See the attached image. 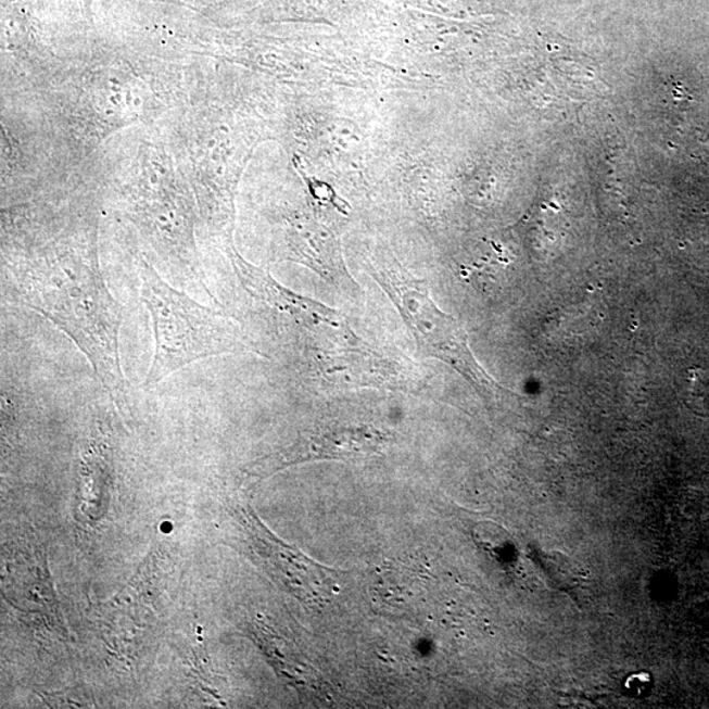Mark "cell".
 <instances>
[{
	"mask_svg": "<svg viewBox=\"0 0 709 709\" xmlns=\"http://www.w3.org/2000/svg\"><path fill=\"white\" fill-rule=\"evenodd\" d=\"M137 269L141 301L152 319L154 335L145 389H153L190 364L246 350L228 317L169 284L145 255H138Z\"/></svg>",
	"mask_w": 709,
	"mask_h": 709,
	"instance_id": "7a4b0ae2",
	"label": "cell"
},
{
	"mask_svg": "<svg viewBox=\"0 0 709 709\" xmlns=\"http://www.w3.org/2000/svg\"><path fill=\"white\" fill-rule=\"evenodd\" d=\"M249 527L259 554L300 600L315 608H324L330 604L339 588L337 570L324 567L303 552L282 544L251 516Z\"/></svg>",
	"mask_w": 709,
	"mask_h": 709,
	"instance_id": "8992f818",
	"label": "cell"
},
{
	"mask_svg": "<svg viewBox=\"0 0 709 709\" xmlns=\"http://www.w3.org/2000/svg\"><path fill=\"white\" fill-rule=\"evenodd\" d=\"M42 698L53 707H90L91 701L87 698L86 694L81 693L79 688L67 689L65 693H54L42 695Z\"/></svg>",
	"mask_w": 709,
	"mask_h": 709,
	"instance_id": "9c48e42d",
	"label": "cell"
},
{
	"mask_svg": "<svg viewBox=\"0 0 709 709\" xmlns=\"http://www.w3.org/2000/svg\"><path fill=\"white\" fill-rule=\"evenodd\" d=\"M547 568L552 579L555 580L557 585L568 586L577 582L579 574H577L575 565L569 560L568 556L560 554H552L547 556Z\"/></svg>",
	"mask_w": 709,
	"mask_h": 709,
	"instance_id": "ba28073f",
	"label": "cell"
},
{
	"mask_svg": "<svg viewBox=\"0 0 709 709\" xmlns=\"http://www.w3.org/2000/svg\"><path fill=\"white\" fill-rule=\"evenodd\" d=\"M374 279L397 306L401 317L425 353L448 364L470 384L485 394L511 393L498 384L469 349L463 325L439 309L430 296L428 282L413 279L395 267L372 265Z\"/></svg>",
	"mask_w": 709,
	"mask_h": 709,
	"instance_id": "277c9868",
	"label": "cell"
},
{
	"mask_svg": "<svg viewBox=\"0 0 709 709\" xmlns=\"http://www.w3.org/2000/svg\"><path fill=\"white\" fill-rule=\"evenodd\" d=\"M474 537L481 548L498 558L510 555L514 549L510 535L498 524H480L474 531Z\"/></svg>",
	"mask_w": 709,
	"mask_h": 709,
	"instance_id": "52a82bcc",
	"label": "cell"
},
{
	"mask_svg": "<svg viewBox=\"0 0 709 709\" xmlns=\"http://www.w3.org/2000/svg\"><path fill=\"white\" fill-rule=\"evenodd\" d=\"M392 438L372 426H331L306 432L296 443L251 464L249 479H266L279 470L315 460H363L381 454Z\"/></svg>",
	"mask_w": 709,
	"mask_h": 709,
	"instance_id": "5b68a950",
	"label": "cell"
},
{
	"mask_svg": "<svg viewBox=\"0 0 709 709\" xmlns=\"http://www.w3.org/2000/svg\"><path fill=\"white\" fill-rule=\"evenodd\" d=\"M125 212L169 278L217 303L206 284L194 240V202L172 169L143 168L125 192Z\"/></svg>",
	"mask_w": 709,
	"mask_h": 709,
	"instance_id": "3957f363",
	"label": "cell"
},
{
	"mask_svg": "<svg viewBox=\"0 0 709 709\" xmlns=\"http://www.w3.org/2000/svg\"><path fill=\"white\" fill-rule=\"evenodd\" d=\"M4 268L23 304L71 339L112 403L127 412L122 307L100 267L96 226L50 224L15 233L4 250Z\"/></svg>",
	"mask_w": 709,
	"mask_h": 709,
	"instance_id": "6da1fadb",
	"label": "cell"
},
{
	"mask_svg": "<svg viewBox=\"0 0 709 709\" xmlns=\"http://www.w3.org/2000/svg\"><path fill=\"white\" fill-rule=\"evenodd\" d=\"M625 688L631 695L643 696L650 692L651 676L646 673L631 675L625 682Z\"/></svg>",
	"mask_w": 709,
	"mask_h": 709,
	"instance_id": "30bf717a",
	"label": "cell"
}]
</instances>
